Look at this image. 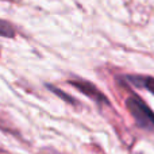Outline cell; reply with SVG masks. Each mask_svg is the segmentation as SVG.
<instances>
[{
	"label": "cell",
	"instance_id": "1",
	"mask_svg": "<svg viewBox=\"0 0 154 154\" xmlns=\"http://www.w3.org/2000/svg\"><path fill=\"white\" fill-rule=\"evenodd\" d=\"M125 106L137 127L143 131L154 133V111L138 93H128L125 99Z\"/></svg>",
	"mask_w": 154,
	"mask_h": 154
},
{
	"label": "cell",
	"instance_id": "2",
	"mask_svg": "<svg viewBox=\"0 0 154 154\" xmlns=\"http://www.w3.org/2000/svg\"><path fill=\"white\" fill-rule=\"evenodd\" d=\"M68 84L72 85L73 88H76L80 93L85 95L87 97L92 99L97 106L111 107V103H109L108 97H107L93 82L88 81V80H84V79H72V80H68Z\"/></svg>",
	"mask_w": 154,
	"mask_h": 154
},
{
	"label": "cell",
	"instance_id": "3",
	"mask_svg": "<svg viewBox=\"0 0 154 154\" xmlns=\"http://www.w3.org/2000/svg\"><path fill=\"white\" fill-rule=\"evenodd\" d=\"M125 82H130L135 88H143L147 89L154 96V77L142 76V75H127L123 77Z\"/></svg>",
	"mask_w": 154,
	"mask_h": 154
},
{
	"label": "cell",
	"instance_id": "4",
	"mask_svg": "<svg viewBox=\"0 0 154 154\" xmlns=\"http://www.w3.org/2000/svg\"><path fill=\"white\" fill-rule=\"evenodd\" d=\"M46 87H48L49 89H50L56 96H58L60 99H62L65 103L70 104V106H73V107H79V103H77V100H76L75 97H73V96H70V95H68V93H65L62 89H60V88L54 87V85H51V84H48Z\"/></svg>",
	"mask_w": 154,
	"mask_h": 154
},
{
	"label": "cell",
	"instance_id": "5",
	"mask_svg": "<svg viewBox=\"0 0 154 154\" xmlns=\"http://www.w3.org/2000/svg\"><path fill=\"white\" fill-rule=\"evenodd\" d=\"M0 35L4 38H14L16 35L15 27L11 23H8V22L0 19Z\"/></svg>",
	"mask_w": 154,
	"mask_h": 154
},
{
	"label": "cell",
	"instance_id": "6",
	"mask_svg": "<svg viewBox=\"0 0 154 154\" xmlns=\"http://www.w3.org/2000/svg\"><path fill=\"white\" fill-rule=\"evenodd\" d=\"M5 2H8V0H5Z\"/></svg>",
	"mask_w": 154,
	"mask_h": 154
}]
</instances>
